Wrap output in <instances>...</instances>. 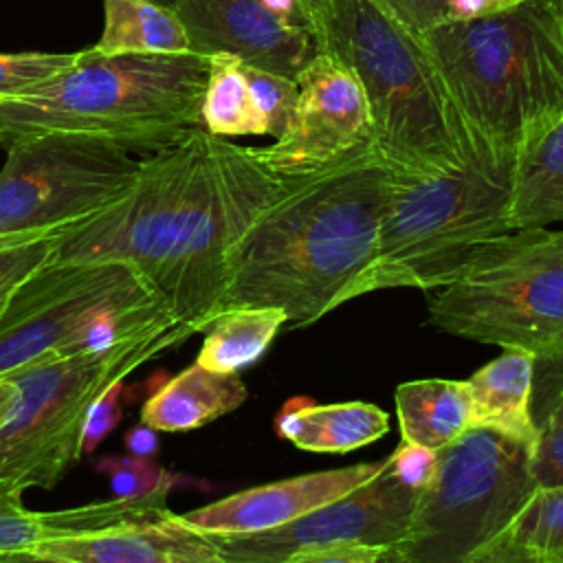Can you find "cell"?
<instances>
[{
	"label": "cell",
	"instance_id": "cell-14",
	"mask_svg": "<svg viewBox=\"0 0 563 563\" xmlns=\"http://www.w3.org/2000/svg\"><path fill=\"white\" fill-rule=\"evenodd\" d=\"M176 13L194 53L231 55L242 64L297 79L317 53L310 31L260 0H178Z\"/></svg>",
	"mask_w": 563,
	"mask_h": 563
},
{
	"label": "cell",
	"instance_id": "cell-30",
	"mask_svg": "<svg viewBox=\"0 0 563 563\" xmlns=\"http://www.w3.org/2000/svg\"><path fill=\"white\" fill-rule=\"evenodd\" d=\"M539 438L532 451V477L537 486L563 484V380L545 398Z\"/></svg>",
	"mask_w": 563,
	"mask_h": 563
},
{
	"label": "cell",
	"instance_id": "cell-9",
	"mask_svg": "<svg viewBox=\"0 0 563 563\" xmlns=\"http://www.w3.org/2000/svg\"><path fill=\"white\" fill-rule=\"evenodd\" d=\"M172 319L150 282L125 262L44 264L0 317V374L106 350Z\"/></svg>",
	"mask_w": 563,
	"mask_h": 563
},
{
	"label": "cell",
	"instance_id": "cell-22",
	"mask_svg": "<svg viewBox=\"0 0 563 563\" xmlns=\"http://www.w3.org/2000/svg\"><path fill=\"white\" fill-rule=\"evenodd\" d=\"M510 229L563 222V117L517 156Z\"/></svg>",
	"mask_w": 563,
	"mask_h": 563
},
{
	"label": "cell",
	"instance_id": "cell-17",
	"mask_svg": "<svg viewBox=\"0 0 563 563\" xmlns=\"http://www.w3.org/2000/svg\"><path fill=\"white\" fill-rule=\"evenodd\" d=\"M22 488L0 482V554L31 550L37 543L136 523L167 512L163 497L90 501L62 510H29Z\"/></svg>",
	"mask_w": 563,
	"mask_h": 563
},
{
	"label": "cell",
	"instance_id": "cell-20",
	"mask_svg": "<svg viewBox=\"0 0 563 563\" xmlns=\"http://www.w3.org/2000/svg\"><path fill=\"white\" fill-rule=\"evenodd\" d=\"M282 438L310 453H347L361 449L389 429L387 413L369 402L312 405L290 402L275 420Z\"/></svg>",
	"mask_w": 563,
	"mask_h": 563
},
{
	"label": "cell",
	"instance_id": "cell-8",
	"mask_svg": "<svg viewBox=\"0 0 563 563\" xmlns=\"http://www.w3.org/2000/svg\"><path fill=\"white\" fill-rule=\"evenodd\" d=\"M429 323L537 363L563 358V231L517 229L482 244L435 288Z\"/></svg>",
	"mask_w": 563,
	"mask_h": 563
},
{
	"label": "cell",
	"instance_id": "cell-35",
	"mask_svg": "<svg viewBox=\"0 0 563 563\" xmlns=\"http://www.w3.org/2000/svg\"><path fill=\"white\" fill-rule=\"evenodd\" d=\"M380 552L372 545H334L292 554L284 563H378Z\"/></svg>",
	"mask_w": 563,
	"mask_h": 563
},
{
	"label": "cell",
	"instance_id": "cell-28",
	"mask_svg": "<svg viewBox=\"0 0 563 563\" xmlns=\"http://www.w3.org/2000/svg\"><path fill=\"white\" fill-rule=\"evenodd\" d=\"M77 53H0V101L22 97L73 68Z\"/></svg>",
	"mask_w": 563,
	"mask_h": 563
},
{
	"label": "cell",
	"instance_id": "cell-6",
	"mask_svg": "<svg viewBox=\"0 0 563 563\" xmlns=\"http://www.w3.org/2000/svg\"><path fill=\"white\" fill-rule=\"evenodd\" d=\"M211 55L79 51L73 68L44 86L0 101L4 141L44 132L112 136L134 150L174 141L200 125Z\"/></svg>",
	"mask_w": 563,
	"mask_h": 563
},
{
	"label": "cell",
	"instance_id": "cell-47",
	"mask_svg": "<svg viewBox=\"0 0 563 563\" xmlns=\"http://www.w3.org/2000/svg\"><path fill=\"white\" fill-rule=\"evenodd\" d=\"M227 563H244V561H233V559H227Z\"/></svg>",
	"mask_w": 563,
	"mask_h": 563
},
{
	"label": "cell",
	"instance_id": "cell-3",
	"mask_svg": "<svg viewBox=\"0 0 563 563\" xmlns=\"http://www.w3.org/2000/svg\"><path fill=\"white\" fill-rule=\"evenodd\" d=\"M468 134L519 156L563 117V31L552 0L477 20H444L422 35Z\"/></svg>",
	"mask_w": 563,
	"mask_h": 563
},
{
	"label": "cell",
	"instance_id": "cell-42",
	"mask_svg": "<svg viewBox=\"0 0 563 563\" xmlns=\"http://www.w3.org/2000/svg\"><path fill=\"white\" fill-rule=\"evenodd\" d=\"M528 0H493V11H504V9H512V7H519ZM490 11V13H493Z\"/></svg>",
	"mask_w": 563,
	"mask_h": 563
},
{
	"label": "cell",
	"instance_id": "cell-48",
	"mask_svg": "<svg viewBox=\"0 0 563 563\" xmlns=\"http://www.w3.org/2000/svg\"><path fill=\"white\" fill-rule=\"evenodd\" d=\"M2 143H4V134L0 132V145H2Z\"/></svg>",
	"mask_w": 563,
	"mask_h": 563
},
{
	"label": "cell",
	"instance_id": "cell-46",
	"mask_svg": "<svg viewBox=\"0 0 563 563\" xmlns=\"http://www.w3.org/2000/svg\"><path fill=\"white\" fill-rule=\"evenodd\" d=\"M554 563H563V554H554Z\"/></svg>",
	"mask_w": 563,
	"mask_h": 563
},
{
	"label": "cell",
	"instance_id": "cell-18",
	"mask_svg": "<svg viewBox=\"0 0 563 563\" xmlns=\"http://www.w3.org/2000/svg\"><path fill=\"white\" fill-rule=\"evenodd\" d=\"M537 358L523 350H504L466 378L471 429L497 431L534 451L539 429L532 413Z\"/></svg>",
	"mask_w": 563,
	"mask_h": 563
},
{
	"label": "cell",
	"instance_id": "cell-2",
	"mask_svg": "<svg viewBox=\"0 0 563 563\" xmlns=\"http://www.w3.org/2000/svg\"><path fill=\"white\" fill-rule=\"evenodd\" d=\"M387 191L389 163L374 143L310 174L284 176L231 251L220 312L273 306L290 325H310L361 297Z\"/></svg>",
	"mask_w": 563,
	"mask_h": 563
},
{
	"label": "cell",
	"instance_id": "cell-36",
	"mask_svg": "<svg viewBox=\"0 0 563 563\" xmlns=\"http://www.w3.org/2000/svg\"><path fill=\"white\" fill-rule=\"evenodd\" d=\"M123 444L128 449L130 455L134 457H145V460H152L158 451V435L152 427L139 422L136 427H132L125 438H123Z\"/></svg>",
	"mask_w": 563,
	"mask_h": 563
},
{
	"label": "cell",
	"instance_id": "cell-15",
	"mask_svg": "<svg viewBox=\"0 0 563 563\" xmlns=\"http://www.w3.org/2000/svg\"><path fill=\"white\" fill-rule=\"evenodd\" d=\"M380 466L383 460L361 462L253 486L183 512L178 519L209 537H240L273 530L352 493L372 479Z\"/></svg>",
	"mask_w": 563,
	"mask_h": 563
},
{
	"label": "cell",
	"instance_id": "cell-38",
	"mask_svg": "<svg viewBox=\"0 0 563 563\" xmlns=\"http://www.w3.org/2000/svg\"><path fill=\"white\" fill-rule=\"evenodd\" d=\"M18 400V385L11 376L0 374V429L11 420Z\"/></svg>",
	"mask_w": 563,
	"mask_h": 563
},
{
	"label": "cell",
	"instance_id": "cell-21",
	"mask_svg": "<svg viewBox=\"0 0 563 563\" xmlns=\"http://www.w3.org/2000/svg\"><path fill=\"white\" fill-rule=\"evenodd\" d=\"M400 442L438 453L471 429L466 380L420 378L396 387Z\"/></svg>",
	"mask_w": 563,
	"mask_h": 563
},
{
	"label": "cell",
	"instance_id": "cell-26",
	"mask_svg": "<svg viewBox=\"0 0 563 563\" xmlns=\"http://www.w3.org/2000/svg\"><path fill=\"white\" fill-rule=\"evenodd\" d=\"M506 530L530 548L563 554V484L534 486Z\"/></svg>",
	"mask_w": 563,
	"mask_h": 563
},
{
	"label": "cell",
	"instance_id": "cell-29",
	"mask_svg": "<svg viewBox=\"0 0 563 563\" xmlns=\"http://www.w3.org/2000/svg\"><path fill=\"white\" fill-rule=\"evenodd\" d=\"M57 231L33 233L0 246V317L18 288L51 260Z\"/></svg>",
	"mask_w": 563,
	"mask_h": 563
},
{
	"label": "cell",
	"instance_id": "cell-43",
	"mask_svg": "<svg viewBox=\"0 0 563 563\" xmlns=\"http://www.w3.org/2000/svg\"><path fill=\"white\" fill-rule=\"evenodd\" d=\"M40 233H44V231H40ZM26 235H33V233H18V235H0V246H4V244H11V242H18V240H22V238H26Z\"/></svg>",
	"mask_w": 563,
	"mask_h": 563
},
{
	"label": "cell",
	"instance_id": "cell-34",
	"mask_svg": "<svg viewBox=\"0 0 563 563\" xmlns=\"http://www.w3.org/2000/svg\"><path fill=\"white\" fill-rule=\"evenodd\" d=\"M464 563H554V554L517 541L508 530L477 548Z\"/></svg>",
	"mask_w": 563,
	"mask_h": 563
},
{
	"label": "cell",
	"instance_id": "cell-37",
	"mask_svg": "<svg viewBox=\"0 0 563 563\" xmlns=\"http://www.w3.org/2000/svg\"><path fill=\"white\" fill-rule=\"evenodd\" d=\"M449 20H477L493 11V0H444Z\"/></svg>",
	"mask_w": 563,
	"mask_h": 563
},
{
	"label": "cell",
	"instance_id": "cell-24",
	"mask_svg": "<svg viewBox=\"0 0 563 563\" xmlns=\"http://www.w3.org/2000/svg\"><path fill=\"white\" fill-rule=\"evenodd\" d=\"M286 325L288 317L282 308L242 306L224 310L205 330L196 363L213 372L238 374L255 363Z\"/></svg>",
	"mask_w": 563,
	"mask_h": 563
},
{
	"label": "cell",
	"instance_id": "cell-41",
	"mask_svg": "<svg viewBox=\"0 0 563 563\" xmlns=\"http://www.w3.org/2000/svg\"><path fill=\"white\" fill-rule=\"evenodd\" d=\"M378 563H409L398 550H394V548H385L383 552H380V556H378Z\"/></svg>",
	"mask_w": 563,
	"mask_h": 563
},
{
	"label": "cell",
	"instance_id": "cell-32",
	"mask_svg": "<svg viewBox=\"0 0 563 563\" xmlns=\"http://www.w3.org/2000/svg\"><path fill=\"white\" fill-rule=\"evenodd\" d=\"M125 380H119L110 385L99 400L92 405L86 427H84V438H81V455L92 453L123 420L125 411Z\"/></svg>",
	"mask_w": 563,
	"mask_h": 563
},
{
	"label": "cell",
	"instance_id": "cell-45",
	"mask_svg": "<svg viewBox=\"0 0 563 563\" xmlns=\"http://www.w3.org/2000/svg\"><path fill=\"white\" fill-rule=\"evenodd\" d=\"M154 2H158V4H163V7H172V9H174L178 0H154Z\"/></svg>",
	"mask_w": 563,
	"mask_h": 563
},
{
	"label": "cell",
	"instance_id": "cell-16",
	"mask_svg": "<svg viewBox=\"0 0 563 563\" xmlns=\"http://www.w3.org/2000/svg\"><path fill=\"white\" fill-rule=\"evenodd\" d=\"M31 552L73 563H227L218 541L165 512L136 523H123L37 543Z\"/></svg>",
	"mask_w": 563,
	"mask_h": 563
},
{
	"label": "cell",
	"instance_id": "cell-11",
	"mask_svg": "<svg viewBox=\"0 0 563 563\" xmlns=\"http://www.w3.org/2000/svg\"><path fill=\"white\" fill-rule=\"evenodd\" d=\"M128 143L84 132L9 141L0 169V235L57 231L117 200L143 158Z\"/></svg>",
	"mask_w": 563,
	"mask_h": 563
},
{
	"label": "cell",
	"instance_id": "cell-10",
	"mask_svg": "<svg viewBox=\"0 0 563 563\" xmlns=\"http://www.w3.org/2000/svg\"><path fill=\"white\" fill-rule=\"evenodd\" d=\"M534 486L530 446L468 429L435 453L433 475L394 550L409 563H464L508 528Z\"/></svg>",
	"mask_w": 563,
	"mask_h": 563
},
{
	"label": "cell",
	"instance_id": "cell-39",
	"mask_svg": "<svg viewBox=\"0 0 563 563\" xmlns=\"http://www.w3.org/2000/svg\"><path fill=\"white\" fill-rule=\"evenodd\" d=\"M0 563H73V561H64L57 556H46V554H37L31 550H22V552H9V554H0Z\"/></svg>",
	"mask_w": 563,
	"mask_h": 563
},
{
	"label": "cell",
	"instance_id": "cell-1",
	"mask_svg": "<svg viewBox=\"0 0 563 563\" xmlns=\"http://www.w3.org/2000/svg\"><path fill=\"white\" fill-rule=\"evenodd\" d=\"M282 183L255 147L187 128L143 158L117 200L62 227L48 264L125 262L191 334L205 332L220 314L233 246Z\"/></svg>",
	"mask_w": 563,
	"mask_h": 563
},
{
	"label": "cell",
	"instance_id": "cell-31",
	"mask_svg": "<svg viewBox=\"0 0 563 563\" xmlns=\"http://www.w3.org/2000/svg\"><path fill=\"white\" fill-rule=\"evenodd\" d=\"M242 68L246 75V84H249L253 103L264 119L266 134L277 139L284 132V128L290 119V112L295 108V101L299 95L297 79L277 75V73H268L262 68H253L246 64H242Z\"/></svg>",
	"mask_w": 563,
	"mask_h": 563
},
{
	"label": "cell",
	"instance_id": "cell-13",
	"mask_svg": "<svg viewBox=\"0 0 563 563\" xmlns=\"http://www.w3.org/2000/svg\"><path fill=\"white\" fill-rule=\"evenodd\" d=\"M297 86L284 132L275 143L255 147L266 169L286 178L310 174L374 141L367 95L341 59L317 51L297 75Z\"/></svg>",
	"mask_w": 563,
	"mask_h": 563
},
{
	"label": "cell",
	"instance_id": "cell-33",
	"mask_svg": "<svg viewBox=\"0 0 563 563\" xmlns=\"http://www.w3.org/2000/svg\"><path fill=\"white\" fill-rule=\"evenodd\" d=\"M378 9H383L387 15H391L396 22H400L407 31H411L418 40L422 35L449 20L444 0H372Z\"/></svg>",
	"mask_w": 563,
	"mask_h": 563
},
{
	"label": "cell",
	"instance_id": "cell-23",
	"mask_svg": "<svg viewBox=\"0 0 563 563\" xmlns=\"http://www.w3.org/2000/svg\"><path fill=\"white\" fill-rule=\"evenodd\" d=\"M92 51L189 53L191 44L176 9L154 0H103V31Z\"/></svg>",
	"mask_w": 563,
	"mask_h": 563
},
{
	"label": "cell",
	"instance_id": "cell-7",
	"mask_svg": "<svg viewBox=\"0 0 563 563\" xmlns=\"http://www.w3.org/2000/svg\"><path fill=\"white\" fill-rule=\"evenodd\" d=\"M189 336L191 330L172 319L112 347L40 358L7 374L18 400L0 429V482L22 490L55 488L81 457L86 418L99 396Z\"/></svg>",
	"mask_w": 563,
	"mask_h": 563
},
{
	"label": "cell",
	"instance_id": "cell-19",
	"mask_svg": "<svg viewBox=\"0 0 563 563\" xmlns=\"http://www.w3.org/2000/svg\"><path fill=\"white\" fill-rule=\"evenodd\" d=\"M246 396V385L238 374L194 363L150 394L141 407V422L165 433L194 431L231 413Z\"/></svg>",
	"mask_w": 563,
	"mask_h": 563
},
{
	"label": "cell",
	"instance_id": "cell-25",
	"mask_svg": "<svg viewBox=\"0 0 563 563\" xmlns=\"http://www.w3.org/2000/svg\"><path fill=\"white\" fill-rule=\"evenodd\" d=\"M200 125L220 139L266 134L264 119L253 103L242 62L231 55H211V70L200 106Z\"/></svg>",
	"mask_w": 563,
	"mask_h": 563
},
{
	"label": "cell",
	"instance_id": "cell-12",
	"mask_svg": "<svg viewBox=\"0 0 563 563\" xmlns=\"http://www.w3.org/2000/svg\"><path fill=\"white\" fill-rule=\"evenodd\" d=\"M418 493L420 488L405 477L389 453L380 471L363 486L286 526L213 539L224 559L244 563H284L292 554L334 545L385 550L402 539Z\"/></svg>",
	"mask_w": 563,
	"mask_h": 563
},
{
	"label": "cell",
	"instance_id": "cell-27",
	"mask_svg": "<svg viewBox=\"0 0 563 563\" xmlns=\"http://www.w3.org/2000/svg\"><path fill=\"white\" fill-rule=\"evenodd\" d=\"M101 475L110 479V488L119 499H145L163 497L187 482L183 475L158 466L154 460L134 455H106L95 466Z\"/></svg>",
	"mask_w": 563,
	"mask_h": 563
},
{
	"label": "cell",
	"instance_id": "cell-40",
	"mask_svg": "<svg viewBox=\"0 0 563 563\" xmlns=\"http://www.w3.org/2000/svg\"><path fill=\"white\" fill-rule=\"evenodd\" d=\"M268 11H273L275 15L284 18V20H297L299 22V0H260Z\"/></svg>",
	"mask_w": 563,
	"mask_h": 563
},
{
	"label": "cell",
	"instance_id": "cell-5",
	"mask_svg": "<svg viewBox=\"0 0 563 563\" xmlns=\"http://www.w3.org/2000/svg\"><path fill=\"white\" fill-rule=\"evenodd\" d=\"M317 51L361 81L374 145L389 165L435 169L455 163L473 136L453 110L422 42L372 0H299Z\"/></svg>",
	"mask_w": 563,
	"mask_h": 563
},
{
	"label": "cell",
	"instance_id": "cell-4",
	"mask_svg": "<svg viewBox=\"0 0 563 563\" xmlns=\"http://www.w3.org/2000/svg\"><path fill=\"white\" fill-rule=\"evenodd\" d=\"M515 167V154L477 139L446 167L389 165L376 257L361 297L387 288L435 290L482 244L512 231L508 216Z\"/></svg>",
	"mask_w": 563,
	"mask_h": 563
},
{
	"label": "cell",
	"instance_id": "cell-44",
	"mask_svg": "<svg viewBox=\"0 0 563 563\" xmlns=\"http://www.w3.org/2000/svg\"><path fill=\"white\" fill-rule=\"evenodd\" d=\"M554 2V9H556V15H559V22H561V31H563V0H552Z\"/></svg>",
	"mask_w": 563,
	"mask_h": 563
}]
</instances>
